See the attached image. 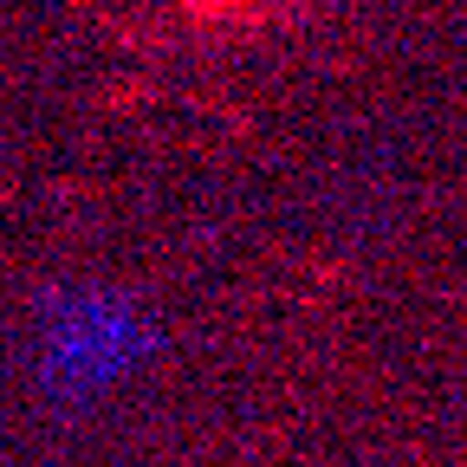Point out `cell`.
<instances>
[{"mask_svg": "<svg viewBox=\"0 0 467 467\" xmlns=\"http://www.w3.org/2000/svg\"><path fill=\"white\" fill-rule=\"evenodd\" d=\"M285 0H169V14L195 33H254L266 26Z\"/></svg>", "mask_w": 467, "mask_h": 467, "instance_id": "cell-1", "label": "cell"}]
</instances>
